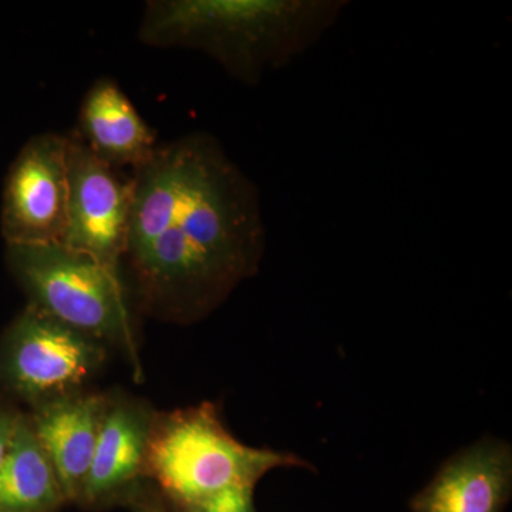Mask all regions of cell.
Segmentation results:
<instances>
[{"mask_svg":"<svg viewBox=\"0 0 512 512\" xmlns=\"http://www.w3.org/2000/svg\"><path fill=\"white\" fill-rule=\"evenodd\" d=\"M131 187L123 261L148 315L195 322L258 272L261 197L217 138L192 133L158 146Z\"/></svg>","mask_w":512,"mask_h":512,"instance_id":"6da1fadb","label":"cell"},{"mask_svg":"<svg viewBox=\"0 0 512 512\" xmlns=\"http://www.w3.org/2000/svg\"><path fill=\"white\" fill-rule=\"evenodd\" d=\"M346 0H153L138 39L205 53L237 82L258 86L318 45Z\"/></svg>","mask_w":512,"mask_h":512,"instance_id":"7a4b0ae2","label":"cell"},{"mask_svg":"<svg viewBox=\"0 0 512 512\" xmlns=\"http://www.w3.org/2000/svg\"><path fill=\"white\" fill-rule=\"evenodd\" d=\"M308 466L295 454L239 443L217 407L202 403L154 414L146 478L173 508L197 503L231 487H254L268 471Z\"/></svg>","mask_w":512,"mask_h":512,"instance_id":"3957f363","label":"cell"},{"mask_svg":"<svg viewBox=\"0 0 512 512\" xmlns=\"http://www.w3.org/2000/svg\"><path fill=\"white\" fill-rule=\"evenodd\" d=\"M8 265L29 305L103 345L124 349L141 375L119 271L62 244L8 245Z\"/></svg>","mask_w":512,"mask_h":512,"instance_id":"277c9868","label":"cell"},{"mask_svg":"<svg viewBox=\"0 0 512 512\" xmlns=\"http://www.w3.org/2000/svg\"><path fill=\"white\" fill-rule=\"evenodd\" d=\"M106 345L26 306L0 339V384L30 406L83 392Z\"/></svg>","mask_w":512,"mask_h":512,"instance_id":"5b68a950","label":"cell"},{"mask_svg":"<svg viewBox=\"0 0 512 512\" xmlns=\"http://www.w3.org/2000/svg\"><path fill=\"white\" fill-rule=\"evenodd\" d=\"M67 222L64 247L119 271L126 252L133 187L83 143L67 137Z\"/></svg>","mask_w":512,"mask_h":512,"instance_id":"8992f818","label":"cell"},{"mask_svg":"<svg viewBox=\"0 0 512 512\" xmlns=\"http://www.w3.org/2000/svg\"><path fill=\"white\" fill-rule=\"evenodd\" d=\"M67 191V136L30 138L13 161L3 190L0 228L6 244H63Z\"/></svg>","mask_w":512,"mask_h":512,"instance_id":"52a82bcc","label":"cell"},{"mask_svg":"<svg viewBox=\"0 0 512 512\" xmlns=\"http://www.w3.org/2000/svg\"><path fill=\"white\" fill-rule=\"evenodd\" d=\"M154 414L140 400L109 394L92 466L77 504L103 508L126 503L143 484Z\"/></svg>","mask_w":512,"mask_h":512,"instance_id":"ba28073f","label":"cell"},{"mask_svg":"<svg viewBox=\"0 0 512 512\" xmlns=\"http://www.w3.org/2000/svg\"><path fill=\"white\" fill-rule=\"evenodd\" d=\"M109 394L79 392L33 407V433L55 468L67 503H77L92 466Z\"/></svg>","mask_w":512,"mask_h":512,"instance_id":"9c48e42d","label":"cell"},{"mask_svg":"<svg viewBox=\"0 0 512 512\" xmlns=\"http://www.w3.org/2000/svg\"><path fill=\"white\" fill-rule=\"evenodd\" d=\"M511 485L510 447L501 441H480L444 464L412 507L414 512H500Z\"/></svg>","mask_w":512,"mask_h":512,"instance_id":"30bf717a","label":"cell"},{"mask_svg":"<svg viewBox=\"0 0 512 512\" xmlns=\"http://www.w3.org/2000/svg\"><path fill=\"white\" fill-rule=\"evenodd\" d=\"M80 138L111 167H137L153 157L156 133L138 114L123 90L100 79L84 96L80 109Z\"/></svg>","mask_w":512,"mask_h":512,"instance_id":"8fae6325","label":"cell"},{"mask_svg":"<svg viewBox=\"0 0 512 512\" xmlns=\"http://www.w3.org/2000/svg\"><path fill=\"white\" fill-rule=\"evenodd\" d=\"M66 503L55 468L22 414L0 466V512H57Z\"/></svg>","mask_w":512,"mask_h":512,"instance_id":"7c38bea8","label":"cell"},{"mask_svg":"<svg viewBox=\"0 0 512 512\" xmlns=\"http://www.w3.org/2000/svg\"><path fill=\"white\" fill-rule=\"evenodd\" d=\"M173 510L174 512H256L254 487L227 488L197 503L173 508Z\"/></svg>","mask_w":512,"mask_h":512,"instance_id":"4fadbf2b","label":"cell"},{"mask_svg":"<svg viewBox=\"0 0 512 512\" xmlns=\"http://www.w3.org/2000/svg\"><path fill=\"white\" fill-rule=\"evenodd\" d=\"M126 504L130 505L133 512H174L158 490L144 487V484L128 497Z\"/></svg>","mask_w":512,"mask_h":512,"instance_id":"5bb4252c","label":"cell"},{"mask_svg":"<svg viewBox=\"0 0 512 512\" xmlns=\"http://www.w3.org/2000/svg\"><path fill=\"white\" fill-rule=\"evenodd\" d=\"M20 416L22 414L16 412L12 407L0 403V466L8 453L10 441L15 434Z\"/></svg>","mask_w":512,"mask_h":512,"instance_id":"9a60e30c","label":"cell"}]
</instances>
